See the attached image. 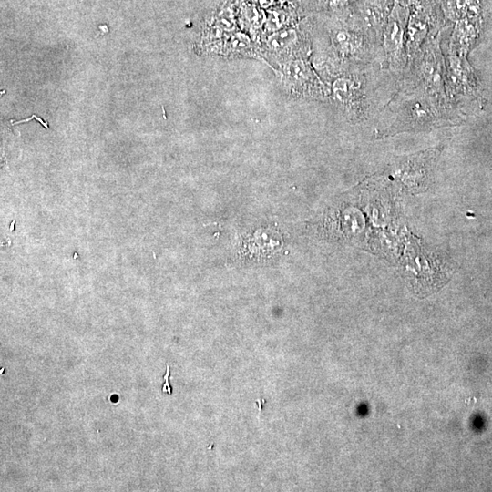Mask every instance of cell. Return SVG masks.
Wrapping results in <instances>:
<instances>
[{"instance_id":"1","label":"cell","mask_w":492,"mask_h":492,"mask_svg":"<svg viewBox=\"0 0 492 492\" xmlns=\"http://www.w3.org/2000/svg\"><path fill=\"white\" fill-rule=\"evenodd\" d=\"M445 107L422 92L405 101L390 127L377 132V138L394 136L400 132L424 131L452 125V118L443 113Z\"/></svg>"},{"instance_id":"2","label":"cell","mask_w":492,"mask_h":492,"mask_svg":"<svg viewBox=\"0 0 492 492\" xmlns=\"http://www.w3.org/2000/svg\"><path fill=\"white\" fill-rule=\"evenodd\" d=\"M416 77L422 92L446 106V70L437 42L431 41L426 44L418 58Z\"/></svg>"},{"instance_id":"3","label":"cell","mask_w":492,"mask_h":492,"mask_svg":"<svg viewBox=\"0 0 492 492\" xmlns=\"http://www.w3.org/2000/svg\"><path fill=\"white\" fill-rule=\"evenodd\" d=\"M383 42L387 62L394 69L405 64V15L395 7L389 15L383 32Z\"/></svg>"},{"instance_id":"4","label":"cell","mask_w":492,"mask_h":492,"mask_svg":"<svg viewBox=\"0 0 492 492\" xmlns=\"http://www.w3.org/2000/svg\"><path fill=\"white\" fill-rule=\"evenodd\" d=\"M335 101L352 118L364 115L366 104L362 82L355 77H341L333 84Z\"/></svg>"},{"instance_id":"5","label":"cell","mask_w":492,"mask_h":492,"mask_svg":"<svg viewBox=\"0 0 492 492\" xmlns=\"http://www.w3.org/2000/svg\"><path fill=\"white\" fill-rule=\"evenodd\" d=\"M331 37L336 52L343 58L361 60L371 53L370 39L362 32L340 27L332 31Z\"/></svg>"},{"instance_id":"6","label":"cell","mask_w":492,"mask_h":492,"mask_svg":"<svg viewBox=\"0 0 492 492\" xmlns=\"http://www.w3.org/2000/svg\"><path fill=\"white\" fill-rule=\"evenodd\" d=\"M296 41V32L293 30H288L273 35L269 39V45L272 49L281 51L290 47Z\"/></svg>"},{"instance_id":"7","label":"cell","mask_w":492,"mask_h":492,"mask_svg":"<svg viewBox=\"0 0 492 492\" xmlns=\"http://www.w3.org/2000/svg\"><path fill=\"white\" fill-rule=\"evenodd\" d=\"M328 5L332 7H343L354 0H327Z\"/></svg>"},{"instance_id":"8","label":"cell","mask_w":492,"mask_h":492,"mask_svg":"<svg viewBox=\"0 0 492 492\" xmlns=\"http://www.w3.org/2000/svg\"><path fill=\"white\" fill-rule=\"evenodd\" d=\"M169 369L168 367L167 368V374L164 376V378L166 379V383L163 384L162 391L170 394L171 393V387H170L169 383Z\"/></svg>"},{"instance_id":"9","label":"cell","mask_w":492,"mask_h":492,"mask_svg":"<svg viewBox=\"0 0 492 492\" xmlns=\"http://www.w3.org/2000/svg\"><path fill=\"white\" fill-rule=\"evenodd\" d=\"M111 401L112 402H117L118 401V395H114L113 396H111Z\"/></svg>"}]
</instances>
